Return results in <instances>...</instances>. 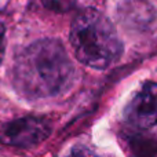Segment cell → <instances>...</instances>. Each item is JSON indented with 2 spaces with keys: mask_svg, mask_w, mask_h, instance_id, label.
Returning <instances> with one entry per match:
<instances>
[{
  "mask_svg": "<svg viewBox=\"0 0 157 157\" xmlns=\"http://www.w3.org/2000/svg\"><path fill=\"white\" fill-rule=\"evenodd\" d=\"M73 72L62 43L55 39H43L30 44L18 57L14 83L24 97L40 99L65 91L72 83Z\"/></svg>",
  "mask_w": 157,
  "mask_h": 157,
  "instance_id": "obj_1",
  "label": "cell"
},
{
  "mask_svg": "<svg viewBox=\"0 0 157 157\" xmlns=\"http://www.w3.org/2000/svg\"><path fill=\"white\" fill-rule=\"evenodd\" d=\"M33 2L54 13H65L72 7V0H33Z\"/></svg>",
  "mask_w": 157,
  "mask_h": 157,
  "instance_id": "obj_5",
  "label": "cell"
},
{
  "mask_svg": "<svg viewBox=\"0 0 157 157\" xmlns=\"http://www.w3.org/2000/svg\"><path fill=\"white\" fill-rule=\"evenodd\" d=\"M69 37L76 58L90 68L106 69L121 57L123 44L114 26L94 8L75 17Z\"/></svg>",
  "mask_w": 157,
  "mask_h": 157,
  "instance_id": "obj_2",
  "label": "cell"
},
{
  "mask_svg": "<svg viewBox=\"0 0 157 157\" xmlns=\"http://www.w3.org/2000/svg\"><path fill=\"white\" fill-rule=\"evenodd\" d=\"M4 50H6V28L0 22V63H2L3 57H4Z\"/></svg>",
  "mask_w": 157,
  "mask_h": 157,
  "instance_id": "obj_7",
  "label": "cell"
},
{
  "mask_svg": "<svg viewBox=\"0 0 157 157\" xmlns=\"http://www.w3.org/2000/svg\"><path fill=\"white\" fill-rule=\"evenodd\" d=\"M125 120L139 130H147L157 123V84L147 81L125 106Z\"/></svg>",
  "mask_w": 157,
  "mask_h": 157,
  "instance_id": "obj_4",
  "label": "cell"
},
{
  "mask_svg": "<svg viewBox=\"0 0 157 157\" xmlns=\"http://www.w3.org/2000/svg\"><path fill=\"white\" fill-rule=\"evenodd\" d=\"M51 134L50 123L40 117H21L0 127V142L14 147H33Z\"/></svg>",
  "mask_w": 157,
  "mask_h": 157,
  "instance_id": "obj_3",
  "label": "cell"
},
{
  "mask_svg": "<svg viewBox=\"0 0 157 157\" xmlns=\"http://www.w3.org/2000/svg\"><path fill=\"white\" fill-rule=\"evenodd\" d=\"M66 157H98V156L95 155L90 147L83 146V145H78V146H75Z\"/></svg>",
  "mask_w": 157,
  "mask_h": 157,
  "instance_id": "obj_6",
  "label": "cell"
}]
</instances>
